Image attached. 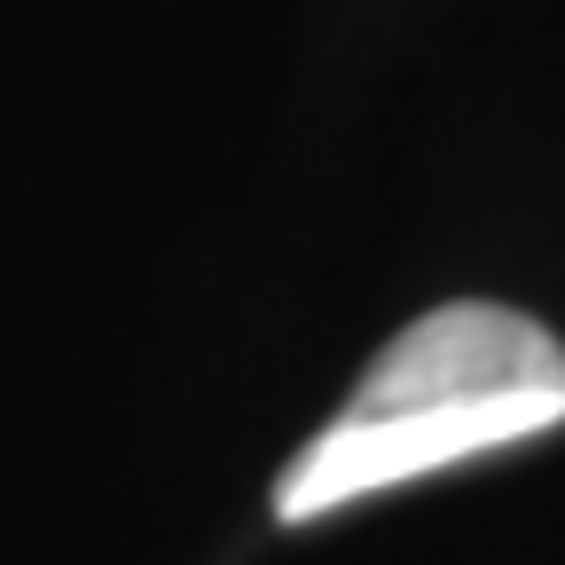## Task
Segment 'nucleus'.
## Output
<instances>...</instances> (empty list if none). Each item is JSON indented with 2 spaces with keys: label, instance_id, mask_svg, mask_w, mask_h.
Segmentation results:
<instances>
[{
  "label": "nucleus",
  "instance_id": "1",
  "mask_svg": "<svg viewBox=\"0 0 565 565\" xmlns=\"http://www.w3.org/2000/svg\"><path fill=\"white\" fill-rule=\"evenodd\" d=\"M550 424H565V345L519 307H487V299L433 307L385 345V362L353 385V401L282 463L275 519L282 526L330 519L362 494L494 456L511 440L550 433Z\"/></svg>",
  "mask_w": 565,
  "mask_h": 565
}]
</instances>
